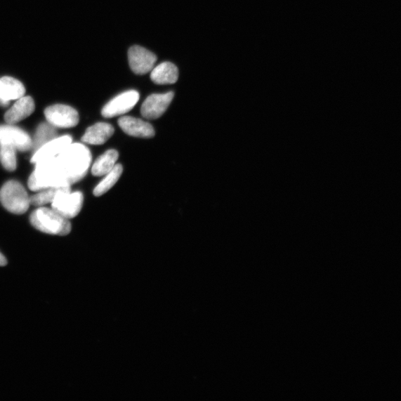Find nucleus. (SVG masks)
<instances>
[{
	"mask_svg": "<svg viewBox=\"0 0 401 401\" xmlns=\"http://www.w3.org/2000/svg\"><path fill=\"white\" fill-rule=\"evenodd\" d=\"M57 159L71 176L77 180L84 178L92 162V154L82 144H70L57 155Z\"/></svg>",
	"mask_w": 401,
	"mask_h": 401,
	"instance_id": "obj_1",
	"label": "nucleus"
},
{
	"mask_svg": "<svg viewBox=\"0 0 401 401\" xmlns=\"http://www.w3.org/2000/svg\"><path fill=\"white\" fill-rule=\"evenodd\" d=\"M30 223L37 230L51 235L67 236L72 230L68 218L46 208L35 210L30 216Z\"/></svg>",
	"mask_w": 401,
	"mask_h": 401,
	"instance_id": "obj_2",
	"label": "nucleus"
},
{
	"mask_svg": "<svg viewBox=\"0 0 401 401\" xmlns=\"http://www.w3.org/2000/svg\"><path fill=\"white\" fill-rule=\"evenodd\" d=\"M0 202L8 211L19 215L27 212L31 204L27 190L17 180H9L3 186Z\"/></svg>",
	"mask_w": 401,
	"mask_h": 401,
	"instance_id": "obj_3",
	"label": "nucleus"
},
{
	"mask_svg": "<svg viewBox=\"0 0 401 401\" xmlns=\"http://www.w3.org/2000/svg\"><path fill=\"white\" fill-rule=\"evenodd\" d=\"M140 95L136 90H129L111 100L103 108L101 114L107 119L123 115L136 107Z\"/></svg>",
	"mask_w": 401,
	"mask_h": 401,
	"instance_id": "obj_4",
	"label": "nucleus"
},
{
	"mask_svg": "<svg viewBox=\"0 0 401 401\" xmlns=\"http://www.w3.org/2000/svg\"><path fill=\"white\" fill-rule=\"evenodd\" d=\"M44 113L48 123L56 128H72L79 122V112L70 106H51L45 110Z\"/></svg>",
	"mask_w": 401,
	"mask_h": 401,
	"instance_id": "obj_5",
	"label": "nucleus"
},
{
	"mask_svg": "<svg viewBox=\"0 0 401 401\" xmlns=\"http://www.w3.org/2000/svg\"><path fill=\"white\" fill-rule=\"evenodd\" d=\"M83 204L84 196L81 192H63L51 203V209L69 219L79 215Z\"/></svg>",
	"mask_w": 401,
	"mask_h": 401,
	"instance_id": "obj_6",
	"label": "nucleus"
},
{
	"mask_svg": "<svg viewBox=\"0 0 401 401\" xmlns=\"http://www.w3.org/2000/svg\"><path fill=\"white\" fill-rule=\"evenodd\" d=\"M129 66L136 74H145L152 71L157 57L150 51L138 46L129 48L128 53Z\"/></svg>",
	"mask_w": 401,
	"mask_h": 401,
	"instance_id": "obj_7",
	"label": "nucleus"
},
{
	"mask_svg": "<svg viewBox=\"0 0 401 401\" xmlns=\"http://www.w3.org/2000/svg\"><path fill=\"white\" fill-rule=\"evenodd\" d=\"M173 98L174 93L173 92L150 96L141 106L140 113L142 116L150 120L159 119L170 107Z\"/></svg>",
	"mask_w": 401,
	"mask_h": 401,
	"instance_id": "obj_8",
	"label": "nucleus"
},
{
	"mask_svg": "<svg viewBox=\"0 0 401 401\" xmlns=\"http://www.w3.org/2000/svg\"><path fill=\"white\" fill-rule=\"evenodd\" d=\"M6 141L16 150L27 152L32 149V139L23 129L14 126H0V142Z\"/></svg>",
	"mask_w": 401,
	"mask_h": 401,
	"instance_id": "obj_9",
	"label": "nucleus"
},
{
	"mask_svg": "<svg viewBox=\"0 0 401 401\" xmlns=\"http://www.w3.org/2000/svg\"><path fill=\"white\" fill-rule=\"evenodd\" d=\"M119 125L126 135L133 137L151 138L155 135L150 124L131 116H123L119 120Z\"/></svg>",
	"mask_w": 401,
	"mask_h": 401,
	"instance_id": "obj_10",
	"label": "nucleus"
},
{
	"mask_svg": "<svg viewBox=\"0 0 401 401\" xmlns=\"http://www.w3.org/2000/svg\"><path fill=\"white\" fill-rule=\"evenodd\" d=\"M70 136L55 138L35 152L31 162L36 164L39 162L57 157L65 148L72 143Z\"/></svg>",
	"mask_w": 401,
	"mask_h": 401,
	"instance_id": "obj_11",
	"label": "nucleus"
},
{
	"mask_svg": "<svg viewBox=\"0 0 401 401\" xmlns=\"http://www.w3.org/2000/svg\"><path fill=\"white\" fill-rule=\"evenodd\" d=\"M35 105L32 98L22 97L18 99L13 107L5 114V121L14 124L27 119L34 111Z\"/></svg>",
	"mask_w": 401,
	"mask_h": 401,
	"instance_id": "obj_12",
	"label": "nucleus"
},
{
	"mask_svg": "<svg viewBox=\"0 0 401 401\" xmlns=\"http://www.w3.org/2000/svg\"><path fill=\"white\" fill-rule=\"evenodd\" d=\"M114 127L107 123H97L87 129L82 138L84 143L92 145H102L113 136Z\"/></svg>",
	"mask_w": 401,
	"mask_h": 401,
	"instance_id": "obj_13",
	"label": "nucleus"
},
{
	"mask_svg": "<svg viewBox=\"0 0 401 401\" xmlns=\"http://www.w3.org/2000/svg\"><path fill=\"white\" fill-rule=\"evenodd\" d=\"M150 79L155 84H173L178 79V68L172 63H162L152 70Z\"/></svg>",
	"mask_w": 401,
	"mask_h": 401,
	"instance_id": "obj_14",
	"label": "nucleus"
},
{
	"mask_svg": "<svg viewBox=\"0 0 401 401\" xmlns=\"http://www.w3.org/2000/svg\"><path fill=\"white\" fill-rule=\"evenodd\" d=\"M119 154L117 150H110L100 155L92 167V173L95 176H103L110 172L117 164Z\"/></svg>",
	"mask_w": 401,
	"mask_h": 401,
	"instance_id": "obj_15",
	"label": "nucleus"
},
{
	"mask_svg": "<svg viewBox=\"0 0 401 401\" xmlns=\"http://www.w3.org/2000/svg\"><path fill=\"white\" fill-rule=\"evenodd\" d=\"M57 135L56 127L49 123L41 124L37 127L34 140H32V149L34 153L49 141L57 138Z\"/></svg>",
	"mask_w": 401,
	"mask_h": 401,
	"instance_id": "obj_16",
	"label": "nucleus"
},
{
	"mask_svg": "<svg viewBox=\"0 0 401 401\" xmlns=\"http://www.w3.org/2000/svg\"><path fill=\"white\" fill-rule=\"evenodd\" d=\"M30 197L31 204L42 206L48 203H53L60 194L71 192V188L70 186L53 187L45 188Z\"/></svg>",
	"mask_w": 401,
	"mask_h": 401,
	"instance_id": "obj_17",
	"label": "nucleus"
},
{
	"mask_svg": "<svg viewBox=\"0 0 401 401\" xmlns=\"http://www.w3.org/2000/svg\"><path fill=\"white\" fill-rule=\"evenodd\" d=\"M0 84L5 98L8 101L18 100L23 97L25 93L23 84L14 77H4L0 79Z\"/></svg>",
	"mask_w": 401,
	"mask_h": 401,
	"instance_id": "obj_18",
	"label": "nucleus"
},
{
	"mask_svg": "<svg viewBox=\"0 0 401 401\" xmlns=\"http://www.w3.org/2000/svg\"><path fill=\"white\" fill-rule=\"evenodd\" d=\"M123 173V166L120 164H116L113 169L109 172L105 178L95 188L93 193L96 197H101L108 192L121 178Z\"/></svg>",
	"mask_w": 401,
	"mask_h": 401,
	"instance_id": "obj_19",
	"label": "nucleus"
},
{
	"mask_svg": "<svg viewBox=\"0 0 401 401\" xmlns=\"http://www.w3.org/2000/svg\"><path fill=\"white\" fill-rule=\"evenodd\" d=\"M0 162L8 171L16 170V148L8 142H0Z\"/></svg>",
	"mask_w": 401,
	"mask_h": 401,
	"instance_id": "obj_20",
	"label": "nucleus"
},
{
	"mask_svg": "<svg viewBox=\"0 0 401 401\" xmlns=\"http://www.w3.org/2000/svg\"><path fill=\"white\" fill-rule=\"evenodd\" d=\"M10 101L7 100L5 98L4 95L3 93L1 84H0V105L3 107H7Z\"/></svg>",
	"mask_w": 401,
	"mask_h": 401,
	"instance_id": "obj_21",
	"label": "nucleus"
},
{
	"mask_svg": "<svg viewBox=\"0 0 401 401\" xmlns=\"http://www.w3.org/2000/svg\"><path fill=\"white\" fill-rule=\"evenodd\" d=\"M8 262L6 258L0 252V266L4 267L7 265Z\"/></svg>",
	"mask_w": 401,
	"mask_h": 401,
	"instance_id": "obj_22",
	"label": "nucleus"
}]
</instances>
